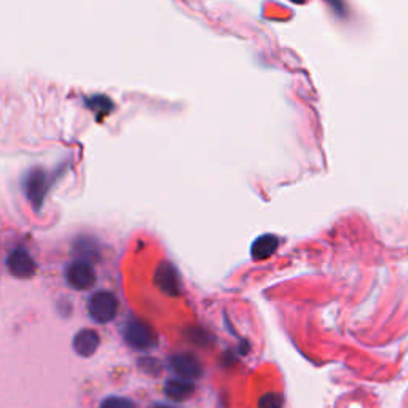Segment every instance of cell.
Returning a JSON list of instances; mask_svg holds the SVG:
<instances>
[{"label": "cell", "instance_id": "cell-1", "mask_svg": "<svg viewBox=\"0 0 408 408\" xmlns=\"http://www.w3.org/2000/svg\"><path fill=\"white\" fill-rule=\"evenodd\" d=\"M89 316L99 324H107L116 316L119 311V300L110 292H96L89 299L88 303Z\"/></svg>", "mask_w": 408, "mask_h": 408}, {"label": "cell", "instance_id": "cell-2", "mask_svg": "<svg viewBox=\"0 0 408 408\" xmlns=\"http://www.w3.org/2000/svg\"><path fill=\"white\" fill-rule=\"evenodd\" d=\"M125 340L134 349H150L156 343V337L152 328L141 321H131L125 327Z\"/></svg>", "mask_w": 408, "mask_h": 408}, {"label": "cell", "instance_id": "cell-3", "mask_svg": "<svg viewBox=\"0 0 408 408\" xmlns=\"http://www.w3.org/2000/svg\"><path fill=\"white\" fill-rule=\"evenodd\" d=\"M67 282L77 290H86L96 282V273L85 260H78L67 268Z\"/></svg>", "mask_w": 408, "mask_h": 408}, {"label": "cell", "instance_id": "cell-4", "mask_svg": "<svg viewBox=\"0 0 408 408\" xmlns=\"http://www.w3.org/2000/svg\"><path fill=\"white\" fill-rule=\"evenodd\" d=\"M169 365L177 377L181 379H197L203 375V367H201L199 361L192 354H174L169 359Z\"/></svg>", "mask_w": 408, "mask_h": 408}, {"label": "cell", "instance_id": "cell-5", "mask_svg": "<svg viewBox=\"0 0 408 408\" xmlns=\"http://www.w3.org/2000/svg\"><path fill=\"white\" fill-rule=\"evenodd\" d=\"M8 270L16 278H31L36 273V262L24 249H16L8 257Z\"/></svg>", "mask_w": 408, "mask_h": 408}, {"label": "cell", "instance_id": "cell-6", "mask_svg": "<svg viewBox=\"0 0 408 408\" xmlns=\"http://www.w3.org/2000/svg\"><path fill=\"white\" fill-rule=\"evenodd\" d=\"M99 335L91 328H83L78 332L74 338V349L78 356L89 357L96 353L99 348Z\"/></svg>", "mask_w": 408, "mask_h": 408}, {"label": "cell", "instance_id": "cell-7", "mask_svg": "<svg viewBox=\"0 0 408 408\" xmlns=\"http://www.w3.org/2000/svg\"><path fill=\"white\" fill-rule=\"evenodd\" d=\"M165 393L167 398L176 402L187 400L192 398L195 393V384L192 381H187V379H169L165 386Z\"/></svg>", "mask_w": 408, "mask_h": 408}, {"label": "cell", "instance_id": "cell-8", "mask_svg": "<svg viewBox=\"0 0 408 408\" xmlns=\"http://www.w3.org/2000/svg\"><path fill=\"white\" fill-rule=\"evenodd\" d=\"M278 243L279 239L276 236H273V234H264V236L257 238L255 243L252 244V249H250L252 259L254 260L268 259V257L278 249Z\"/></svg>", "mask_w": 408, "mask_h": 408}, {"label": "cell", "instance_id": "cell-9", "mask_svg": "<svg viewBox=\"0 0 408 408\" xmlns=\"http://www.w3.org/2000/svg\"><path fill=\"white\" fill-rule=\"evenodd\" d=\"M156 281H158L160 287L166 290L167 294H177L179 290V278L174 270V266L171 265H161L156 271Z\"/></svg>", "mask_w": 408, "mask_h": 408}, {"label": "cell", "instance_id": "cell-10", "mask_svg": "<svg viewBox=\"0 0 408 408\" xmlns=\"http://www.w3.org/2000/svg\"><path fill=\"white\" fill-rule=\"evenodd\" d=\"M45 174L42 171H33L27 179V195L32 199L33 204H40L45 195Z\"/></svg>", "mask_w": 408, "mask_h": 408}, {"label": "cell", "instance_id": "cell-11", "mask_svg": "<svg viewBox=\"0 0 408 408\" xmlns=\"http://www.w3.org/2000/svg\"><path fill=\"white\" fill-rule=\"evenodd\" d=\"M100 408H136V405L125 398H107L103 402Z\"/></svg>", "mask_w": 408, "mask_h": 408}, {"label": "cell", "instance_id": "cell-12", "mask_svg": "<svg viewBox=\"0 0 408 408\" xmlns=\"http://www.w3.org/2000/svg\"><path fill=\"white\" fill-rule=\"evenodd\" d=\"M282 399L278 394H266L260 399V408H281Z\"/></svg>", "mask_w": 408, "mask_h": 408}, {"label": "cell", "instance_id": "cell-13", "mask_svg": "<svg viewBox=\"0 0 408 408\" xmlns=\"http://www.w3.org/2000/svg\"><path fill=\"white\" fill-rule=\"evenodd\" d=\"M152 408H174L172 405H163V404H156Z\"/></svg>", "mask_w": 408, "mask_h": 408}]
</instances>
